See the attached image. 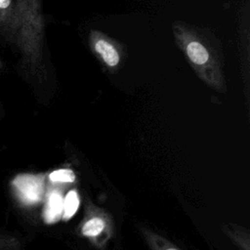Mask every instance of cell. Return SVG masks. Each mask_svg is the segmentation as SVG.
<instances>
[{"mask_svg":"<svg viewBox=\"0 0 250 250\" xmlns=\"http://www.w3.org/2000/svg\"><path fill=\"white\" fill-rule=\"evenodd\" d=\"M14 0H0V27L16 32Z\"/></svg>","mask_w":250,"mask_h":250,"instance_id":"cell-5","label":"cell"},{"mask_svg":"<svg viewBox=\"0 0 250 250\" xmlns=\"http://www.w3.org/2000/svg\"><path fill=\"white\" fill-rule=\"evenodd\" d=\"M62 208L63 200L62 195L56 190L50 192L44 210V221L47 224H53L57 222L62 217Z\"/></svg>","mask_w":250,"mask_h":250,"instance_id":"cell-4","label":"cell"},{"mask_svg":"<svg viewBox=\"0 0 250 250\" xmlns=\"http://www.w3.org/2000/svg\"><path fill=\"white\" fill-rule=\"evenodd\" d=\"M104 228V223L100 218H94L88 221L82 229V232L84 235L87 236H95L98 235Z\"/></svg>","mask_w":250,"mask_h":250,"instance_id":"cell-7","label":"cell"},{"mask_svg":"<svg viewBox=\"0 0 250 250\" xmlns=\"http://www.w3.org/2000/svg\"><path fill=\"white\" fill-rule=\"evenodd\" d=\"M93 40H94V48L97 53L101 55L104 61L110 66H114L119 62V54L116 48L102 34L97 32L93 33Z\"/></svg>","mask_w":250,"mask_h":250,"instance_id":"cell-3","label":"cell"},{"mask_svg":"<svg viewBox=\"0 0 250 250\" xmlns=\"http://www.w3.org/2000/svg\"><path fill=\"white\" fill-rule=\"evenodd\" d=\"M78 205H79V199L76 191L74 190L69 191L63 200V208H62L63 219L67 220L71 218L76 212Z\"/></svg>","mask_w":250,"mask_h":250,"instance_id":"cell-6","label":"cell"},{"mask_svg":"<svg viewBox=\"0 0 250 250\" xmlns=\"http://www.w3.org/2000/svg\"><path fill=\"white\" fill-rule=\"evenodd\" d=\"M50 180L53 182H62V183H71L74 181L75 176L71 170L61 169L54 171L49 176Z\"/></svg>","mask_w":250,"mask_h":250,"instance_id":"cell-8","label":"cell"},{"mask_svg":"<svg viewBox=\"0 0 250 250\" xmlns=\"http://www.w3.org/2000/svg\"><path fill=\"white\" fill-rule=\"evenodd\" d=\"M13 187L23 203L34 204L42 197L44 181L40 175L21 174L13 180Z\"/></svg>","mask_w":250,"mask_h":250,"instance_id":"cell-2","label":"cell"},{"mask_svg":"<svg viewBox=\"0 0 250 250\" xmlns=\"http://www.w3.org/2000/svg\"><path fill=\"white\" fill-rule=\"evenodd\" d=\"M16 32L24 42H34L43 26L41 0H14Z\"/></svg>","mask_w":250,"mask_h":250,"instance_id":"cell-1","label":"cell"}]
</instances>
